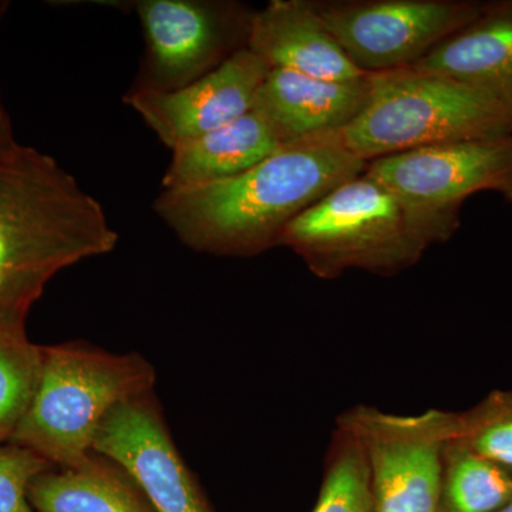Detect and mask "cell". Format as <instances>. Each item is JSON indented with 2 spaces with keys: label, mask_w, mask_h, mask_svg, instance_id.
Instances as JSON below:
<instances>
[{
  "label": "cell",
  "mask_w": 512,
  "mask_h": 512,
  "mask_svg": "<svg viewBox=\"0 0 512 512\" xmlns=\"http://www.w3.org/2000/svg\"><path fill=\"white\" fill-rule=\"evenodd\" d=\"M29 501L35 512H154L130 477L92 457L82 466L37 476Z\"/></svg>",
  "instance_id": "obj_16"
},
{
  "label": "cell",
  "mask_w": 512,
  "mask_h": 512,
  "mask_svg": "<svg viewBox=\"0 0 512 512\" xmlns=\"http://www.w3.org/2000/svg\"><path fill=\"white\" fill-rule=\"evenodd\" d=\"M117 241L100 202L55 158L19 143L0 151V326L25 329L53 276Z\"/></svg>",
  "instance_id": "obj_2"
},
{
  "label": "cell",
  "mask_w": 512,
  "mask_h": 512,
  "mask_svg": "<svg viewBox=\"0 0 512 512\" xmlns=\"http://www.w3.org/2000/svg\"><path fill=\"white\" fill-rule=\"evenodd\" d=\"M463 434L444 451L440 512L498 511L512 501L511 471L477 454Z\"/></svg>",
  "instance_id": "obj_17"
},
{
  "label": "cell",
  "mask_w": 512,
  "mask_h": 512,
  "mask_svg": "<svg viewBox=\"0 0 512 512\" xmlns=\"http://www.w3.org/2000/svg\"><path fill=\"white\" fill-rule=\"evenodd\" d=\"M269 70L261 57L242 47L188 86L168 92L134 87L124 101L174 150L248 114Z\"/></svg>",
  "instance_id": "obj_11"
},
{
  "label": "cell",
  "mask_w": 512,
  "mask_h": 512,
  "mask_svg": "<svg viewBox=\"0 0 512 512\" xmlns=\"http://www.w3.org/2000/svg\"><path fill=\"white\" fill-rule=\"evenodd\" d=\"M93 451L123 468L154 512H211L150 393L111 410L97 431Z\"/></svg>",
  "instance_id": "obj_10"
},
{
  "label": "cell",
  "mask_w": 512,
  "mask_h": 512,
  "mask_svg": "<svg viewBox=\"0 0 512 512\" xmlns=\"http://www.w3.org/2000/svg\"><path fill=\"white\" fill-rule=\"evenodd\" d=\"M495 512H512V501H510V503H508L507 505H504L503 508H500V510L495 511Z\"/></svg>",
  "instance_id": "obj_23"
},
{
  "label": "cell",
  "mask_w": 512,
  "mask_h": 512,
  "mask_svg": "<svg viewBox=\"0 0 512 512\" xmlns=\"http://www.w3.org/2000/svg\"><path fill=\"white\" fill-rule=\"evenodd\" d=\"M366 174L392 191L440 244L456 234L461 207L474 194L494 191L512 202V136L376 158Z\"/></svg>",
  "instance_id": "obj_6"
},
{
  "label": "cell",
  "mask_w": 512,
  "mask_h": 512,
  "mask_svg": "<svg viewBox=\"0 0 512 512\" xmlns=\"http://www.w3.org/2000/svg\"><path fill=\"white\" fill-rule=\"evenodd\" d=\"M326 29L360 72L409 69L473 22L485 3L467 0L312 2Z\"/></svg>",
  "instance_id": "obj_8"
},
{
  "label": "cell",
  "mask_w": 512,
  "mask_h": 512,
  "mask_svg": "<svg viewBox=\"0 0 512 512\" xmlns=\"http://www.w3.org/2000/svg\"><path fill=\"white\" fill-rule=\"evenodd\" d=\"M409 69L466 84L512 114V0L485 3L477 19Z\"/></svg>",
  "instance_id": "obj_14"
},
{
  "label": "cell",
  "mask_w": 512,
  "mask_h": 512,
  "mask_svg": "<svg viewBox=\"0 0 512 512\" xmlns=\"http://www.w3.org/2000/svg\"><path fill=\"white\" fill-rule=\"evenodd\" d=\"M3 6H0V10ZM18 144V141L13 137L12 124L5 107H3L2 100H0V151L8 150V148Z\"/></svg>",
  "instance_id": "obj_22"
},
{
  "label": "cell",
  "mask_w": 512,
  "mask_h": 512,
  "mask_svg": "<svg viewBox=\"0 0 512 512\" xmlns=\"http://www.w3.org/2000/svg\"><path fill=\"white\" fill-rule=\"evenodd\" d=\"M282 146L254 111L227 126L174 148L163 190L228 180L272 156Z\"/></svg>",
  "instance_id": "obj_15"
},
{
  "label": "cell",
  "mask_w": 512,
  "mask_h": 512,
  "mask_svg": "<svg viewBox=\"0 0 512 512\" xmlns=\"http://www.w3.org/2000/svg\"><path fill=\"white\" fill-rule=\"evenodd\" d=\"M312 512H376L365 454L352 433L340 427L325 481Z\"/></svg>",
  "instance_id": "obj_19"
},
{
  "label": "cell",
  "mask_w": 512,
  "mask_h": 512,
  "mask_svg": "<svg viewBox=\"0 0 512 512\" xmlns=\"http://www.w3.org/2000/svg\"><path fill=\"white\" fill-rule=\"evenodd\" d=\"M468 446L498 466L512 470V394H501L466 416Z\"/></svg>",
  "instance_id": "obj_20"
},
{
  "label": "cell",
  "mask_w": 512,
  "mask_h": 512,
  "mask_svg": "<svg viewBox=\"0 0 512 512\" xmlns=\"http://www.w3.org/2000/svg\"><path fill=\"white\" fill-rule=\"evenodd\" d=\"M247 49L271 69L325 80H355L366 73L350 62L308 0H274L249 19Z\"/></svg>",
  "instance_id": "obj_13"
},
{
  "label": "cell",
  "mask_w": 512,
  "mask_h": 512,
  "mask_svg": "<svg viewBox=\"0 0 512 512\" xmlns=\"http://www.w3.org/2000/svg\"><path fill=\"white\" fill-rule=\"evenodd\" d=\"M52 464L33 451L15 446L0 447V512H35L29 488Z\"/></svg>",
  "instance_id": "obj_21"
},
{
  "label": "cell",
  "mask_w": 512,
  "mask_h": 512,
  "mask_svg": "<svg viewBox=\"0 0 512 512\" xmlns=\"http://www.w3.org/2000/svg\"><path fill=\"white\" fill-rule=\"evenodd\" d=\"M370 93L372 74L325 80L274 67L256 90L251 111L285 147L345 130L365 109Z\"/></svg>",
  "instance_id": "obj_12"
},
{
  "label": "cell",
  "mask_w": 512,
  "mask_h": 512,
  "mask_svg": "<svg viewBox=\"0 0 512 512\" xmlns=\"http://www.w3.org/2000/svg\"><path fill=\"white\" fill-rule=\"evenodd\" d=\"M136 9L147 47L146 82L137 87L181 89L234 55L239 37L247 42L251 15L227 3L141 0Z\"/></svg>",
  "instance_id": "obj_9"
},
{
  "label": "cell",
  "mask_w": 512,
  "mask_h": 512,
  "mask_svg": "<svg viewBox=\"0 0 512 512\" xmlns=\"http://www.w3.org/2000/svg\"><path fill=\"white\" fill-rule=\"evenodd\" d=\"M43 348L25 329L0 326V443L12 439L39 383Z\"/></svg>",
  "instance_id": "obj_18"
},
{
  "label": "cell",
  "mask_w": 512,
  "mask_h": 512,
  "mask_svg": "<svg viewBox=\"0 0 512 512\" xmlns=\"http://www.w3.org/2000/svg\"><path fill=\"white\" fill-rule=\"evenodd\" d=\"M365 454L376 512H440L444 451L467 419L430 410L396 416L357 407L340 420Z\"/></svg>",
  "instance_id": "obj_7"
},
{
  "label": "cell",
  "mask_w": 512,
  "mask_h": 512,
  "mask_svg": "<svg viewBox=\"0 0 512 512\" xmlns=\"http://www.w3.org/2000/svg\"><path fill=\"white\" fill-rule=\"evenodd\" d=\"M367 164L340 133L326 134L282 147L228 180L163 190L154 210L195 251L254 256L279 245L296 217Z\"/></svg>",
  "instance_id": "obj_1"
},
{
  "label": "cell",
  "mask_w": 512,
  "mask_h": 512,
  "mask_svg": "<svg viewBox=\"0 0 512 512\" xmlns=\"http://www.w3.org/2000/svg\"><path fill=\"white\" fill-rule=\"evenodd\" d=\"M154 382L153 366L137 353L113 355L79 345L43 348L35 396L10 443L52 466H82L111 410L150 393Z\"/></svg>",
  "instance_id": "obj_3"
},
{
  "label": "cell",
  "mask_w": 512,
  "mask_h": 512,
  "mask_svg": "<svg viewBox=\"0 0 512 512\" xmlns=\"http://www.w3.org/2000/svg\"><path fill=\"white\" fill-rule=\"evenodd\" d=\"M512 136V114L487 94L413 69L372 74L365 109L340 131L362 160Z\"/></svg>",
  "instance_id": "obj_5"
},
{
  "label": "cell",
  "mask_w": 512,
  "mask_h": 512,
  "mask_svg": "<svg viewBox=\"0 0 512 512\" xmlns=\"http://www.w3.org/2000/svg\"><path fill=\"white\" fill-rule=\"evenodd\" d=\"M279 245L319 278L333 279L350 269L397 274L420 261L433 241L403 202L365 171L296 217Z\"/></svg>",
  "instance_id": "obj_4"
}]
</instances>
